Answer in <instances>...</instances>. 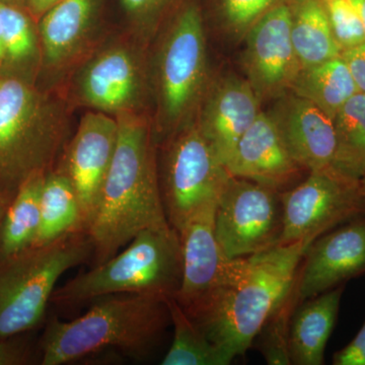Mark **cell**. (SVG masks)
Here are the masks:
<instances>
[{"label":"cell","instance_id":"obj_1","mask_svg":"<svg viewBox=\"0 0 365 365\" xmlns=\"http://www.w3.org/2000/svg\"><path fill=\"white\" fill-rule=\"evenodd\" d=\"M119 134L95 217L86 230L96 265L139 232L170 227L158 178V144L148 113L116 117Z\"/></svg>","mask_w":365,"mask_h":365},{"label":"cell","instance_id":"obj_2","mask_svg":"<svg viewBox=\"0 0 365 365\" xmlns=\"http://www.w3.org/2000/svg\"><path fill=\"white\" fill-rule=\"evenodd\" d=\"M307 248L295 242L248 257L239 277L188 316L232 361L242 356L289 294Z\"/></svg>","mask_w":365,"mask_h":365},{"label":"cell","instance_id":"obj_3","mask_svg":"<svg viewBox=\"0 0 365 365\" xmlns=\"http://www.w3.org/2000/svg\"><path fill=\"white\" fill-rule=\"evenodd\" d=\"M100 299L78 318L48 323L41 341V364H72L110 348L143 360L172 325L165 297L116 294Z\"/></svg>","mask_w":365,"mask_h":365},{"label":"cell","instance_id":"obj_4","mask_svg":"<svg viewBox=\"0 0 365 365\" xmlns=\"http://www.w3.org/2000/svg\"><path fill=\"white\" fill-rule=\"evenodd\" d=\"M59 90L44 93L0 74V194L13 199L36 173L54 169L71 138V106Z\"/></svg>","mask_w":365,"mask_h":365},{"label":"cell","instance_id":"obj_5","mask_svg":"<svg viewBox=\"0 0 365 365\" xmlns=\"http://www.w3.org/2000/svg\"><path fill=\"white\" fill-rule=\"evenodd\" d=\"M150 59L151 116L158 146L195 121L210 78L200 7L182 4L155 39Z\"/></svg>","mask_w":365,"mask_h":365},{"label":"cell","instance_id":"obj_6","mask_svg":"<svg viewBox=\"0 0 365 365\" xmlns=\"http://www.w3.org/2000/svg\"><path fill=\"white\" fill-rule=\"evenodd\" d=\"M182 278L179 234L172 227L148 228L126 248L56 288L51 302L76 307L116 294L174 297Z\"/></svg>","mask_w":365,"mask_h":365},{"label":"cell","instance_id":"obj_7","mask_svg":"<svg viewBox=\"0 0 365 365\" xmlns=\"http://www.w3.org/2000/svg\"><path fill=\"white\" fill-rule=\"evenodd\" d=\"M86 232L0 257V338L32 330L42 321L64 273L93 258Z\"/></svg>","mask_w":365,"mask_h":365},{"label":"cell","instance_id":"obj_8","mask_svg":"<svg viewBox=\"0 0 365 365\" xmlns=\"http://www.w3.org/2000/svg\"><path fill=\"white\" fill-rule=\"evenodd\" d=\"M64 97L71 107L113 117L148 113V46L130 33L103 40L69 74Z\"/></svg>","mask_w":365,"mask_h":365},{"label":"cell","instance_id":"obj_9","mask_svg":"<svg viewBox=\"0 0 365 365\" xmlns=\"http://www.w3.org/2000/svg\"><path fill=\"white\" fill-rule=\"evenodd\" d=\"M158 178L165 216L179 232L191 218L216 205L232 175L201 133L196 120L158 145Z\"/></svg>","mask_w":365,"mask_h":365},{"label":"cell","instance_id":"obj_10","mask_svg":"<svg viewBox=\"0 0 365 365\" xmlns=\"http://www.w3.org/2000/svg\"><path fill=\"white\" fill-rule=\"evenodd\" d=\"M283 228L280 245L304 242L311 246L334 228L365 215V193L360 180L333 168L309 172L294 188L281 192Z\"/></svg>","mask_w":365,"mask_h":365},{"label":"cell","instance_id":"obj_11","mask_svg":"<svg viewBox=\"0 0 365 365\" xmlns=\"http://www.w3.org/2000/svg\"><path fill=\"white\" fill-rule=\"evenodd\" d=\"M281 192L230 177L215 212V235L230 258H246L280 245L283 228Z\"/></svg>","mask_w":365,"mask_h":365},{"label":"cell","instance_id":"obj_12","mask_svg":"<svg viewBox=\"0 0 365 365\" xmlns=\"http://www.w3.org/2000/svg\"><path fill=\"white\" fill-rule=\"evenodd\" d=\"M216 205L200 211L180 230L182 278L174 299L187 314L195 313L244 270L247 258L225 255L215 235Z\"/></svg>","mask_w":365,"mask_h":365},{"label":"cell","instance_id":"obj_13","mask_svg":"<svg viewBox=\"0 0 365 365\" xmlns=\"http://www.w3.org/2000/svg\"><path fill=\"white\" fill-rule=\"evenodd\" d=\"M118 134L116 117L88 110L54 167L66 178L76 193L86 234L98 210L116 150Z\"/></svg>","mask_w":365,"mask_h":365},{"label":"cell","instance_id":"obj_14","mask_svg":"<svg viewBox=\"0 0 365 365\" xmlns=\"http://www.w3.org/2000/svg\"><path fill=\"white\" fill-rule=\"evenodd\" d=\"M244 39L246 78L260 102L288 93L302 71L292 39L290 0L262 16Z\"/></svg>","mask_w":365,"mask_h":365},{"label":"cell","instance_id":"obj_15","mask_svg":"<svg viewBox=\"0 0 365 365\" xmlns=\"http://www.w3.org/2000/svg\"><path fill=\"white\" fill-rule=\"evenodd\" d=\"M100 0H61L38 21L42 69L57 83L88 56L101 42Z\"/></svg>","mask_w":365,"mask_h":365},{"label":"cell","instance_id":"obj_16","mask_svg":"<svg viewBox=\"0 0 365 365\" xmlns=\"http://www.w3.org/2000/svg\"><path fill=\"white\" fill-rule=\"evenodd\" d=\"M295 278L299 304L365 274V215L334 228L307 248Z\"/></svg>","mask_w":365,"mask_h":365},{"label":"cell","instance_id":"obj_17","mask_svg":"<svg viewBox=\"0 0 365 365\" xmlns=\"http://www.w3.org/2000/svg\"><path fill=\"white\" fill-rule=\"evenodd\" d=\"M260 106L247 78L227 76L209 85L196 122L225 167L240 139L262 112Z\"/></svg>","mask_w":365,"mask_h":365},{"label":"cell","instance_id":"obj_18","mask_svg":"<svg viewBox=\"0 0 365 365\" xmlns=\"http://www.w3.org/2000/svg\"><path fill=\"white\" fill-rule=\"evenodd\" d=\"M288 150L307 172L332 168L336 150L332 118L292 91L276 98L270 112Z\"/></svg>","mask_w":365,"mask_h":365},{"label":"cell","instance_id":"obj_19","mask_svg":"<svg viewBox=\"0 0 365 365\" xmlns=\"http://www.w3.org/2000/svg\"><path fill=\"white\" fill-rule=\"evenodd\" d=\"M232 176L283 192L304 170L288 150L273 118L262 111L227 163Z\"/></svg>","mask_w":365,"mask_h":365},{"label":"cell","instance_id":"obj_20","mask_svg":"<svg viewBox=\"0 0 365 365\" xmlns=\"http://www.w3.org/2000/svg\"><path fill=\"white\" fill-rule=\"evenodd\" d=\"M345 284L309 299L294 312L288 327L290 364L322 365L335 328Z\"/></svg>","mask_w":365,"mask_h":365},{"label":"cell","instance_id":"obj_21","mask_svg":"<svg viewBox=\"0 0 365 365\" xmlns=\"http://www.w3.org/2000/svg\"><path fill=\"white\" fill-rule=\"evenodd\" d=\"M292 39L302 69L341 56L321 0H290Z\"/></svg>","mask_w":365,"mask_h":365},{"label":"cell","instance_id":"obj_22","mask_svg":"<svg viewBox=\"0 0 365 365\" xmlns=\"http://www.w3.org/2000/svg\"><path fill=\"white\" fill-rule=\"evenodd\" d=\"M47 173H36L16 190L0 223V257L11 256L35 244L40 227V201Z\"/></svg>","mask_w":365,"mask_h":365},{"label":"cell","instance_id":"obj_23","mask_svg":"<svg viewBox=\"0 0 365 365\" xmlns=\"http://www.w3.org/2000/svg\"><path fill=\"white\" fill-rule=\"evenodd\" d=\"M289 91L314 103L333 119L342 106L359 93V88L347 64L339 56L302 69Z\"/></svg>","mask_w":365,"mask_h":365},{"label":"cell","instance_id":"obj_24","mask_svg":"<svg viewBox=\"0 0 365 365\" xmlns=\"http://www.w3.org/2000/svg\"><path fill=\"white\" fill-rule=\"evenodd\" d=\"M73 232H85L78 198L66 178L54 168L43 184L40 227L34 246H44Z\"/></svg>","mask_w":365,"mask_h":365},{"label":"cell","instance_id":"obj_25","mask_svg":"<svg viewBox=\"0 0 365 365\" xmlns=\"http://www.w3.org/2000/svg\"><path fill=\"white\" fill-rule=\"evenodd\" d=\"M336 150L332 168L352 179L365 173V93H355L333 118Z\"/></svg>","mask_w":365,"mask_h":365},{"label":"cell","instance_id":"obj_26","mask_svg":"<svg viewBox=\"0 0 365 365\" xmlns=\"http://www.w3.org/2000/svg\"><path fill=\"white\" fill-rule=\"evenodd\" d=\"M0 30L6 56L4 69L31 72L42 69L39 31L33 16L21 7L0 2Z\"/></svg>","mask_w":365,"mask_h":365},{"label":"cell","instance_id":"obj_27","mask_svg":"<svg viewBox=\"0 0 365 365\" xmlns=\"http://www.w3.org/2000/svg\"><path fill=\"white\" fill-rule=\"evenodd\" d=\"M174 339L163 365H227L232 362L213 344L174 297H168Z\"/></svg>","mask_w":365,"mask_h":365},{"label":"cell","instance_id":"obj_28","mask_svg":"<svg viewBox=\"0 0 365 365\" xmlns=\"http://www.w3.org/2000/svg\"><path fill=\"white\" fill-rule=\"evenodd\" d=\"M127 21L129 33L150 46L163 26V16L173 0H120Z\"/></svg>","mask_w":365,"mask_h":365},{"label":"cell","instance_id":"obj_29","mask_svg":"<svg viewBox=\"0 0 365 365\" xmlns=\"http://www.w3.org/2000/svg\"><path fill=\"white\" fill-rule=\"evenodd\" d=\"M321 4L341 51L365 43L364 26L348 0H321Z\"/></svg>","mask_w":365,"mask_h":365},{"label":"cell","instance_id":"obj_30","mask_svg":"<svg viewBox=\"0 0 365 365\" xmlns=\"http://www.w3.org/2000/svg\"><path fill=\"white\" fill-rule=\"evenodd\" d=\"M289 0H220L223 24L232 37L244 39L262 16Z\"/></svg>","mask_w":365,"mask_h":365},{"label":"cell","instance_id":"obj_31","mask_svg":"<svg viewBox=\"0 0 365 365\" xmlns=\"http://www.w3.org/2000/svg\"><path fill=\"white\" fill-rule=\"evenodd\" d=\"M334 365H365V322L354 339L334 354Z\"/></svg>","mask_w":365,"mask_h":365},{"label":"cell","instance_id":"obj_32","mask_svg":"<svg viewBox=\"0 0 365 365\" xmlns=\"http://www.w3.org/2000/svg\"><path fill=\"white\" fill-rule=\"evenodd\" d=\"M360 93H365V43L341 53Z\"/></svg>","mask_w":365,"mask_h":365},{"label":"cell","instance_id":"obj_33","mask_svg":"<svg viewBox=\"0 0 365 365\" xmlns=\"http://www.w3.org/2000/svg\"><path fill=\"white\" fill-rule=\"evenodd\" d=\"M7 338H0V365L23 364L26 353L19 346L7 342Z\"/></svg>","mask_w":365,"mask_h":365},{"label":"cell","instance_id":"obj_34","mask_svg":"<svg viewBox=\"0 0 365 365\" xmlns=\"http://www.w3.org/2000/svg\"><path fill=\"white\" fill-rule=\"evenodd\" d=\"M59 1H61V0H28L26 9H29L33 18L39 20L46 11H49L51 7L58 4Z\"/></svg>","mask_w":365,"mask_h":365},{"label":"cell","instance_id":"obj_35","mask_svg":"<svg viewBox=\"0 0 365 365\" xmlns=\"http://www.w3.org/2000/svg\"><path fill=\"white\" fill-rule=\"evenodd\" d=\"M348 1L351 4L353 9L356 11L365 30V0H348Z\"/></svg>","mask_w":365,"mask_h":365},{"label":"cell","instance_id":"obj_36","mask_svg":"<svg viewBox=\"0 0 365 365\" xmlns=\"http://www.w3.org/2000/svg\"><path fill=\"white\" fill-rule=\"evenodd\" d=\"M11 199L9 197L1 195L0 194V223H1L2 218H4V212H6V207L11 202Z\"/></svg>","mask_w":365,"mask_h":365},{"label":"cell","instance_id":"obj_37","mask_svg":"<svg viewBox=\"0 0 365 365\" xmlns=\"http://www.w3.org/2000/svg\"><path fill=\"white\" fill-rule=\"evenodd\" d=\"M0 2L4 4H9V6H19L24 9V7H26L28 0H0Z\"/></svg>","mask_w":365,"mask_h":365},{"label":"cell","instance_id":"obj_38","mask_svg":"<svg viewBox=\"0 0 365 365\" xmlns=\"http://www.w3.org/2000/svg\"><path fill=\"white\" fill-rule=\"evenodd\" d=\"M6 66V56H4V44H2L1 30H0V74L4 71Z\"/></svg>","mask_w":365,"mask_h":365},{"label":"cell","instance_id":"obj_39","mask_svg":"<svg viewBox=\"0 0 365 365\" xmlns=\"http://www.w3.org/2000/svg\"><path fill=\"white\" fill-rule=\"evenodd\" d=\"M360 184H361L362 189H364L365 193V173L364 176L361 177V179H360Z\"/></svg>","mask_w":365,"mask_h":365}]
</instances>
